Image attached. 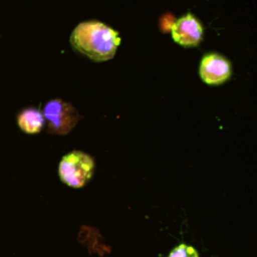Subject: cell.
Here are the masks:
<instances>
[{
	"label": "cell",
	"mask_w": 257,
	"mask_h": 257,
	"mask_svg": "<svg viewBox=\"0 0 257 257\" xmlns=\"http://www.w3.org/2000/svg\"><path fill=\"white\" fill-rule=\"evenodd\" d=\"M168 257H200V255H198L197 250H195L192 246L182 243V245H178L177 247L173 248Z\"/></svg>",
	"instance_id": "7"
},
{
	"label": "cell",
	"mask_w": 257,
	"mask_h": 257,
	"mask_svg": "<svg viewBox=\"0 0 257 257\" xmlns=\"http://www.w3.org/2000/svg\"><path fill=\"white\" fill-rule=\"evenodd\" d=\"M94 167L93 157L82 151H73L62 158L58 172L63 183L72 188H82L92 178Z\"/></svg>",
	"instance_id": "2"
},
{
	"label": "cell",
	"mask_w": 257,
	"mask_h": 257,
	"mask_svg": "<svg viewBox=\"0 0 257 257\" xmlns=\"http://www.w3.org/2000/svg\"><path fill=\"white\" fill-rule=\"evenodd\" d=\"M200 75L206 84H222L232 75V65L227 58L217 53L206 54L201 60Z\"/></svg>",
	"instance_id": "4"
},
{
	"label": "cell",
	"mask_w": 257,
	"mask_h": 257,
	"mask_svg": "<svg viewBox=\"0 0 257 257\" xmlns=\"http://www.w3.org/2000/svg\"><path fill=\"white\" fill-rule=\"evenodd\" d=\"M48 132L52 135H67L77 125L80 115L70 103L62 99H52L45 103L43 109Z\"/></svg>",
	"instance_id": "3"
},
{
	"label": "cell",
	"mask_w": 257,
	"mask_h": 257,
	"mask_svg": "<svg viewBox=\"0 0 257 257\" xmlns=\"http://www.w3.org/2000/svg\"><path fill=\"white\" fill-rule=\"evenodd\" d=\"M18 125L24 133H39L44 125L43 113L37 108H25L18 115Z\"/></svg>",
	"instance_id": "6"
},
{
	"label": "cell",
	"mask_w": 257,
	"mask_h": 257,
	"mask_svg": "<svg viewBox=\"0 0 257 257\" xmlns=\"http://www.w3.org/2000/svg\"><path fill=\"white\" fill-rule=\"evenodd\" d=\"M70 44L93 62H107L114 57L120 44L119 34L97 20L83 22L70 35Z\"/></svg>",
	"instance_id": "1"
},
{
	"label": "cell",
	"mask_w": 257,
	"mask_h": 257,
	"mask_svg": "<svg viewBox=\"0 0 257 257\" xmlns=\"http://www.w3.org/2000/svg\"><path fill=\"white\" fill-rule=\"evenodd\" d=\"M202 25L192 14L180 18L172 27L173 40L182 47H197L202 40Z\"/></svg>",
	"instance_id": "5"
}]
</instances>
